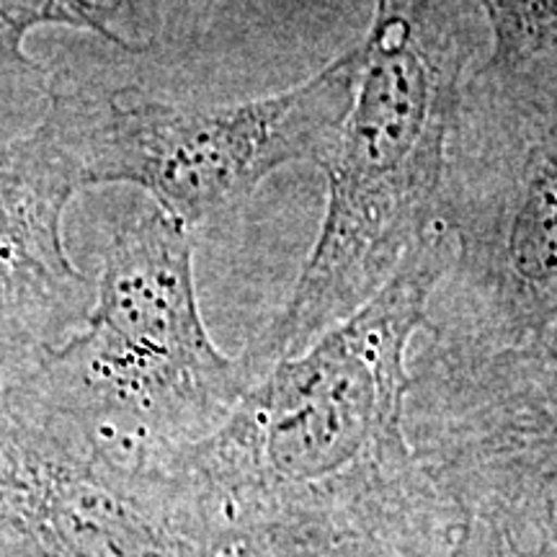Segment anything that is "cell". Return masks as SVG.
Wrapping results in <instances>:
<instances>
[{
	"label": "cell",
	"instance_id": "6da1fadb",
	"mask_svg": "<svg viewBox=\"0 0 557 557\" xmlns=\"http://www.w3.org/2000/svg\"><path fill=\"white\" fill-rule=\"evenodd\" d=\"M436 225L367 305L278 361L176 470L222 557H449L465 517L406 431L410 351L451 267Z\"/></svg>",
	"mask_w": 557,
	"mask_h": 557
},
{
	"label": "cell",
	"instance_id": "7a4b0ae2",
	"mask_svg": "<svg viewBox=\"0 0 557 557\" xmlns=\"http://www.w3.org/2000/svg\"><path fill=\"white\" fill-rule=\"evenodd\" d=\"M472 0H377L354 101L325 160L329 205L284 310L238 354L250 385L354 315L436 225L470 62Z\"/></svg>",
	"mask_w": 557,
	"mask_h": 557
},
{
	"label": "cell",
	"instance_id": "3957f363",
	"mask_svg": "<svg viewBox=\"0 0 557 557\" xmlns=\"http://www.w3.org/2000/svg\"><path fill=\"white\" fill-rule=\"evenodd\" d=\"M436 222L455 256L421 346L487 354L537 341L557 320V50L470 73Z\"/></svg>",
	"mask_w": 557,
	"mask_h": 557
},
{
	"label": "cell",
	"instance_id": "277c9868",
	"mask_svg": "<svg viewBox=\"0 0 557 557\" xmlns=\"http://www.w3.org/2000/svg\"><path fill=\"white\" fill-rule=\"evenodd\" d=\"M32 374L109 451L160 468L250 387L201 318L191 230L158 207L116 230L83 329Z\"/></svg>",
	"mask_w": 557,
	"mask_h": 557
},
{
	"label": "cell",
	"instance_id": "5b68a950",
	"mask_svg": "<svg viewBox=\"0 0 557 557\" xmlns=\"http://www.w3.org/2000/svg\"><path fill=\"white\" fill-rule=\"evenodd\" d=\"M359 45L282 94L178 103L139 88L94 94L52 78L41 124L83 189L135 184L184 227L240 207L292 163L323 169L354 101Z\"/></svg>",
	"mask_w": 557,
	"mask_h": 557
},
{
	"label": "cell",
	"instance_id": "8992f818",
	"mask_svg": "<svg viewBox=\"0 0 557 557\" xmlns=\"http://www.w3.org/2000/svg\"><path fill=\"white\" fill-rule=\"evenodd\" d=\"M0 557H222L176 470L127 462L41 389L0 382Z\"/></svg>",
	"mask_w": 557,
	"mask_h": 557
},
{
	"label": "cell",
	"instance_id": "52a82bcc",
	"mask_svg": "<svg viewBox=\"0 0 557 557\" xmlns=\"http://www.w3.org/2000/svg\"><path fill=\"white\" fill-rule=\"evenodd\" d=\"M406 431L465 521L557 527V320L500 351H410Z\"/></svg>",
	"mask_w": 557,
	"mask_h": 557
},
{
	"label": "cell",
	"instance_id": "ba28073f",
	"mask_svg": "<svg viewBox=\"0 0 557 557\" xmlns=\"http://www.w3.org/2000/svg\"><path fill=\"white\" fill-rule=\"evenodd\" d=\"M81 189L41 122L0 139V382L32 374L94 305L62 238L65 209Z\"/></svg>",
	"mask_w": 557,
	"mask_h": 557
},
{
	"label": "cell",
	"instance_id": "9c48e42d",
	"mask_svg": "<svg viewBox=\"0 0 557 557\" xmlns=\"http://www.w3.org/2000/svg\"><path fill=\"white\" fill-rule=\"evenodd\" d=\"M116 5L99 0H0V139H13L37 127L50 103L54 75L24 50L39 26H70L90 32L124 52H145L111 26Z\"/></svg>",
	"mask_w": 557,
	"mask_h": 557
},
{
	"label": "cell",
	"instance_id": "30bf717a",
	"mask_svg": "<svg viewBox=\"0 0 557 557\" xmlns=\"http://www.w3.org/2000/svg\"><path fill=\"white\" fill-rule=\"evenodd\" d=\"M491 52L483 65L513 70L557 50V0H478Z\"/></svg>",
	"mask_w": 557,
	"mask_h": 557
},
{
	"label": "cell",
	"instance_id": "8fae6325",
	"mask_svg": "<svg viewBox=\"0 0 557 557\" xmlns=\"http://www.w3.org/2000/svg\"><path fill=\"white\" fill-rule=\"evenodd\" d=\"M455 557H557V527L537 532H508L465 521Z\"/></svg>",
	"mask_w": 557,
	"mask_h": 557
},
{
	"label": "cell",
	"instance_id": "7c38bea8",
	"mask_svg": "<svg viewBox=\"0 0 557 557\" xmlns=\"http://www.w3.org/2000/svg\"><path fill=\"white\" fill-rule=\"evenodd\" d=\"M455 547H457V545H455ZM449 557H455V549H451V555H449Z\"/></svg>",
	"mask_w": 557,
	"mask_h": 557
}]
</instances>
